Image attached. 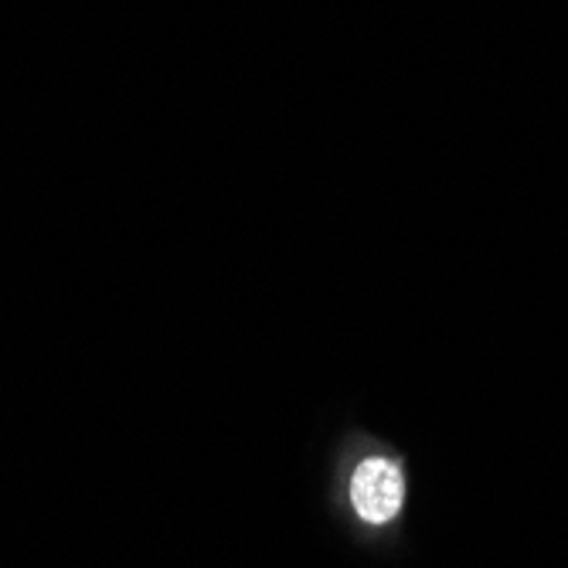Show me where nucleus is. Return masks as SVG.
I'll list each match as a JSON object with an SVG mask.
<instances>
[{"label": "nucleus", "instance_id": "obj_1", "mask_svg": "<svg viewBox=\"0 0 568 568\" xmlns=\"http://www.w3.org/2000/svg\"><path fill=\"white\" fill-rule=\"evenodd\" d=\"M347 497L354 514L372 528L392 525L405 504V474L392 456H365L351 470Z\"/></svg>", "mask_w": 568, "mask_h": 568}]
</instances>
